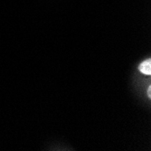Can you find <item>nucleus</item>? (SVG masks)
<instances>
[{"label":"nucleus","mask_w":151,"mask_h":151,"mask_svg":"<svg viewBox=\"0 0 151 151\" xmlns=\"http://www.w3.org/2000/svg\"><path fill=\"white\" fill-rule=\"evenodd\" d=\"M147 96H148V98H151V86H148V89H147Z\"/></svg>","instance_id":"f03ea898"},{"label":"nucleus","mask_w":151,"mask_h":151,"mask_svg":"<svg viewBox=\"0 0 151 151\" xmlns=\"http://www.w3.org/2000/svg\"><path fill=\"white\" fill-rule=\"evenodd\" d=\"M139 70L146 75H150L151 74V60L147 59L146 61H144L143 63H140Z\"/></svg>","instance_id":"f257e3e1"}]
</instances>
